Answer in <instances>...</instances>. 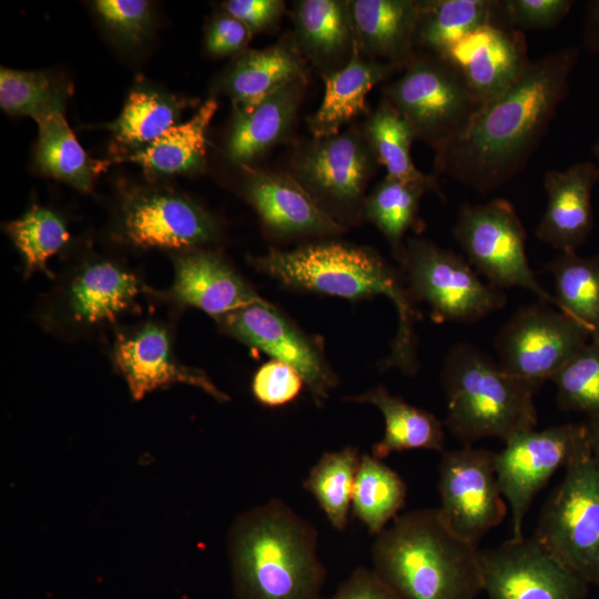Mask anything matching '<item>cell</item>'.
<instances>
[{"label": "cell", "mask_w": 599, "mask_h": 599, "mask_svg": "<svg viewBox=\"0 0 599 599\" xmlns=\"http://www.w3.org/2000/svg\"><path fill=\"white\" fill-rule=\"evenodd\" d=\"M39 125L35 160L42 172L88 192L97 173L63 114L52 115Z\"/></svg>", "instance_id": "d590c367"}, {"label": "cell", "mask_w": 599, "mask_h": 599, "mask_svg": "<svg viewBox=\"0 0 599 599\" xmlns=\"http://www.w3.org/2000/svg\"><path fill=\"white\" fill-rule=\"evenodd\" d=\"M549 304L520 307L495 339L500 367L539 389L591 341L581 324Z\"/></svg>", "instance_id": "8fae6325"}, {"label": "cell", "mask_w": 599, "mask_h": 599, "mask_svg": "<svg viewBox=\"0 0 599 599\" xmlns=\"http://www.w3.org/2000/svg\"><path fill=\"white\" fill-rule=\"evenodd\" d=\"M435 186L436 181L408 182L385 175L365 199L363 216L383 233L399 263L404 235L417 224L419 201Z\"/></svg>", "instance_id": "d6a6232c"}, {"label": "cell", "mask_w": 599, "mask_h": 599, "mask_svg": "<svg viewBox=\"0 0 599 599\" xmlns=\"http://www.w3.org/2000/svg\"><path fill=\"white\" fill-rule=\"evenodd\" d=\"M305 385L303 377L291 365L272 359L254 374L252 393L267 407H280L293 402Z\"/></svg>", "instance_id": "b9f144b4"}, {"label": "cell", "mask_w": 599, "mask_h": 599, "mask_svg": "<svg viewBox=\"0 0 599 599\" xmlns=\"http://www.w3.org/2000/svg\"><path fill=\"white\" fill-rule=\"evenodd\" d=\"M142 291L135 274L108 260L89 261L73 271L61 286L57 317L74 331H90L114 323L130 311Z\"/></svg>", "instance_id": "e0dca14e"}, {"label": "cell", "mask_w": 599, "mask_h": 599, "mask_svg": "<svg viewBox=\"0 0 599 599\" xmlns=\"http://www.w3.org/2000/svg\"><path fill=\"white\" fill-rule=\"evenodd\" d=\"M578 57L577 48L567 47L531 61L510 88L481 104L465 131L436 153V173L479 193L519 174L567 97Z\"/></svg>", "instance_id": "6da1fadb"}, {"label": "cell", "mask_w": 599, "mask_h": 599, "mask_svg": "<svg viewBox=\"0 0 599 599\" xmlns=\"http://www.w3.org/2000/svg\"><path fill=\"white\" fill-rule=\"evenodd\" d=\"M183 104V101L155 91L135 89L111 129L120 143L145 145L177 124Z\"/></svg>", "instance_id": "74e56055"}, {"label": "cell", "mask_w": 599, "mask_h": 599, "mask_svg": "<svg viewBox=\"0 0 599 599\" xmlns=\"http://www.w3.org/2000/svg\"><path fill=\"white\" fill-rule=\"evenodd\" d=\"M217 322L240 342L295 368L316 405L322 406L336 387L337 377L316 341L264 298Z\"/></svg>", "instance_id": "9a60e30c"}, {"label": "cell", "mask_w": 599, "mask_h": 599, "mask_svg": "<svg viewBox=\"0 0 599 599\" xmlns=\"http://www.w3.org/2000/svg\"><path fill=\"white\" fill-rule=\"evenodd\" d=\"M68 90L42 72L1 68L0 105L11 115H28L37 123L63 114Z\"/></svg>", "instance_id": "8d00e7d4"}, {"label": "cell", "mask_w": 599, "mask_h": 599, "mask_svg": "<svg viewBox=\"0 0 599 599\" xmlns=\"http://www.w3.org/2000/svg\"><path fill=\"white\" fill-rule=\"evenodd\" d=\"M113 362L134 400L172 384H189L217 402L229 400L203 370L186 366L175 357L170 332L160 323L146 322L118 334Z\"/></svg>", "instance_id": "2e32d148"}, {"label": "cell", "mask_w": 599, "mask_h": 599, "mask_svg": "<svg viewBox=\"0 0 599 599\" xmlns=\"http://www.w3.org/2000/svg\"><path fill=\"white\" fill-rule=\"evenodd\" d=\"M453 234L468 263L489 285L500 291L524 287L556 307L554 295L538 283L529 266L526 231L509 201L495 199L463 206Z\"/></svg>", "instance_id": "30bf717a"}, {"label": "cell", "mask_w": 599, "mask_h": 599, "mask_svg": "<svg viewBox=\"0 0 599 599\" xmlns=\"http://www.w3.org/2000/svg\"><path fill=\"white\" fill-rule=\"evenodd\" d=\"M225 12L241 21L252 34L275 27L284 12L281 0H229L223 2Z\"/></svg>", "instance_id": "ee69618b"}, {"label": "cell", "mask_w": 599, "mask_h": 599, "mask_svg": "<svg viewBox=\"0 0 599 599\" xmlns=\"http://www.w3.org/2000/svg\"><path fill=\"white\" fill-rule=\"evenodd\" d=\"M94 7L104 23L122 40L138 42L146 33L151 10L144 0H98Z\"/></svg>", "instance_id": "7bdbcfd3"}, {"label": "cell", "mask_w": 599, "mask_h": 599, "mask_svg": "<svg viewBox=\"0 0 599 599\" xmlns=\"http://www.w3.org/2000/svg\"><path fill=\"white\" fill-rule=\"evenodd\" d=\"M344 400L370 404L384 417V435L372 448V455L384 459L393 453L413 449L444 451L445 432L434 414L392 395L384 386H375Z\"/></svg>", "instance_id": "83f0119b"}, {"label": "cell", "mask_w": 599, "mask_h": 599, "mask_svg": "<svg viewBox=\"0 0 599 599\" xmlns=\"http://www.w3.org/2000/svg\"><path fill=\"white\" fill-rule=\"evenodd\" d=\"M407 486L400 475L373 455L363 454L354 485L352 510L372 535L383 531L404 508Z\"/></svg>", "instance_id": "1f68e13d"}, {"label": "cell", "mask_w": 599, "mask_h": 599, "mask_svg": "<svg viewBox=\"0 0 599 599\" xmlns=\"http://www.w3.org/2000/svg\"><path fill=\"white\" fill-rule=\"evenodd\" d=\"M488 599H587L590 586L534 536L480 550Z\"/></svg>", "instance_id": "5bb4252c"}, {"label": "cell", "mask_w": 599, "mask_h": 599, "mask_svg": "<svg viewBox=\"0 0 599 599\" xmlns=\"http://www.w3.org/2000/svg\"><path fill=\"white\" fill-rule=\"evenodd\" d=\"M598 181L599 170L591 161L548 171L544 179L547 206L536 236L559 253L576 252L592 230L591 195Z\"/></svg>", "instance_id": "44dd1931"}, {"label": "cell", "mask_w": 599, "mask_h": 599, "mask_svg": "<svg viewBox=\"0 0 599 599\" xmlns=\"http://www.w3.org/2000/svg\"><path fill=\"white\" fill-rule=\"evenodd\" d=\"M551 380L559 408L599 416V342L586 344Z\"/></svg>", "instance_id": "ab89813d"}, {"label": "cell", "mask_w": 599, "mask_h": 599, "mask_svg": "<svg viewBox=\"0 0 599 599\" xmlns=\"http://www.w3.org/2000/svg\"><path fill=\"white\" fill-rule=\"evenodd\" d=\"M253 263L262 273L294 290L351 301L387 296L397 311L398 326L384 366L408 375L417 370L414 326L419 314L402 275L376 252L329 241L291 251L271 248Z\"/></svg>", "instance_id": "3957f363"}, {"label": "cell", "mask_w": 599, "mask_h": 599, "mask_svg": "<svg viewBox=\"0 0 599 599\" xmlns=\"http://www.w3.org/2000/svg\"><path fill=\"white\" fill-rule=\"evenodd\" d=\"M362 455L345 446L325 451L311 468L303 487L316 500L333 528L344 531L352 508L354 485Z\"/></svg>", "instance_id": "836d02e7"}, {"label": "cell", "mask_w": 599, "mask_h": 599, "mask_svg": "<svg viewBox=\"0 0 599 599\" xmlns=\"http://www.w3.org/2000/svg\"><path fill=\"white\" fill-rule=\"evenodd\" d=\"M582 47L591 53H599V0H590L586 4Z\"/></svg>", "instance_id": "7dc6e473"}, {"label": "cell", "mask_w": 599, "mask_h": 599, "mask_svg": "<svg viewBox=\"0 0 599 599\" xmlns=\"http://www.w3.org/2000/svg\"><path fill=\"white\" fill-rule=\"evenodd\" d=\"M414 301H424L437 323H474L501 308L505 293L484 283L459 254L424 238H409L400 261Z\"/></svg>", "instance_id": "9c48e42d"}, {"label": "cell", "mask_w": 599, "mask_h": 599, "mask_svg": "<svg viewBox=\"0 0 599 599\" xmlns=\"http://www.w3.org/2000/svg\"><path fill=\"white\" fill-rule=\"evenodd\" d=\"M307 79L287 83L252 110L234 113L227 141L229 156L244 165L280 142L291 130Z\"/></svg>", "instance_id": "4316f807"}, {"label": "cell", "mask_w": 599, "mask_h": 599, "mask_svg": "<svg viewBox=\"0 0 599 599\" xmlns=\"http://www.w3.org/2000/svg\"><path fill=\"white\" fill-rule=\"evenodd\" d=\"M348 4L361 53L405 70L417 55V1L353 0Z\"/></svg>", "instance_id": "603a6c76"}, {"label": "cell", "mask_w": 599, "mask_h": 599, "mask_svg": "<svg viewBox=\"0 0 599 599\" xmlns=\"http://www.w3.org/2000/svg\"><path fill=\"white\" fill-rule=\"evenodd\" d=\"M252 35L241 21L225 12L210 24L206 48L215 55L232 54L241 51Z\"/></svg>", "instance_id": "f6af8a7d"}, {"label": "cell", "mask_w": 599, "mask_h": 599, "mask_svg": "<svg viewBox=\"0 0 599 599\" xmlns=\"http://www.w3.org/2000/svg\"><path fill=\"white\" fill-rule=\"evenodd\" d=\"M573 3L571 0H497L495 23L519 31L552 28L564 20Z\"/></svg>", "instance_id": "60d3db41"}, {"label": "cell", "mask_w": 599, "mask_h": 599, "mask_svg": "<svg viewBox=\"0 0 599 599\" xmlns=\"http://www.w3.org/2000/svg\"><path fill=\"white\" fill-rule=\"evenodd\" d=\"M438 474L437 509L443 520L457 536L477 545L507 515L494 451L473 445L444 450Z\"/></svg>", "instance_id": "4fadbf2b"}, {"label": "cell", "mask_w": 599, "mask_h": 599, "mask_svg": "<svg viewBox=\"0 0 599 599\" xmlns=\"http://www.w3.org/2000/svg\"><path fill=\"white\" fill-rule=\"evenodd\" d=\"M216 110V101L209 99L190 120L173 125L123 160L138 163L153 175L200 171L205 163L206 129Z\"/></svg>", "instance_id": "f1b7e54d"}, {"label": "cell", "mask_w": 599, "mask_h": 599, "mask_svg": "<svg viewBox=\"0 0 599 599\" xmlns=\"http://www.w3.org/2000/svg\"><path fill=\"white\" fill-rule=\"evenodd\" d=\"M372 569L399 599H477L480 550L457 536L437 508L399 514L376 535Z\"/></svg>", "instance_id": "277c9868"}, {"label": "cell", "mask_w": 599, "mask_h": 599, "mask_svg": "<svg viewBox=\"0 0 599 599\" xmlns=\"http://www.w3.org/2000/svg\"><path fill=\"white\" fill-rule=\"evenodd\" d=\"M532 536L599 590V474L590 448L565 467L562 479L541 508Z\"/></svg>", "instance_id": "8992f818"}, {"label": "cell", "mask_w": 599, "mask_h": 599, "mask_svg": "<svg viewBox=\"0 0 599 599\" xmlns=\"http://www.w3.org/2000/svg\"><path fill=\"white\" fill-rule=\"evenodd\" d=\"M172 295L216 319L263 300L219 254L199 248L175 257Z\"/></svg>", "instance_id": "7402d4cb"}, {"label": "cell", "mask_w": 599, "mask_h": 599, "mask_svg": "<svg viewBox=\"0 0 599 599\" xmlns=\"http://www.w3.org/2000/svg\"><path fill=\"white\" fill-rule=\"evenodd\" d=\"M377 164L363 129L353 128L303 145L292 160L290 174L344 225L363 215L365 190Z\"/></svg>", "instance_id": "ba28073f"}, {"label": "cell", "mask_w": 599, "mask_h": 599, "mask_svg": "<svg viewBox=\"0 0 599 599\" xmlns=\"http://www.w3.org/2000/svg\"><path fill=\"white\" fill-rule=\"evenodd\" d=\"M123 231L129 242L138 247L194 250L217 236V224L187 199L142 193L125 202Z\"/></svg>", "instance_id": "d6986e66"}, {"label": "cell", "mask_w": 599, "mask_h": 599, "mask_svg": "<svg viewBox=\"0 0 599 599\" xmlns=\"http://www.w3.org/2000/svg\"><path fill=\"white\" fill-rule=\"evenodd\" d=\"M298 79H307L305 58L294 34L286 33L268 48L243 51L224 73L222 87L234 113H243Z\"/></svg>", "instance_id": "cb8c5ba5"}, {"label": "cell", "mask_w": 599, "mask_h": 599, "mask_svg": "<svg viewBox=\"0 0 599 599\" xmlns=\"http://www.w3.org/2000/svg\"><path fill=\"white\" fill-rule=\"evenodd\" d=\"M321 599H399L373 571L358 567L338 586L336 591Z\"/></svg>", "instance_id": "bcb514c9"}, {"label": "cell", "mask_w": 599, "mask_h": 599, "mask_svg": "<svg viewBox=\"0 0 599 599\" xmlns=\"http://www.w3.org/2000/svg\"><path fill=\"white\" fill-rule=\"evenodd\" d=\"M593 154H595V158H596V165L599 170V142H597L593 146Z\"/></svg>", "instance_id": "681fc988"}, {"label": "cell", "mask_w": 599, "mask_h": 599, "mask_svg": "<svg viewBox=\"0 0 599 599\" xmlns=\"http://www.w3.org/2000/svg\"><path fill=\"white\" fill-rule=\"evenodd\" d=\"M315 527L280 498L241 514L227 535L236 599H321L326 568Z\"/></svg>", "instance_id": "7a4b0ae2"}, {"label": "cell", "mask_w": 599, "mask_h": 599, "mask_svg": "<svg viewBox=\"0 0 599 599\" xmlns=\"http://www.w3.org/2000/svg\"><path fill=\"white\" fill-rule=\"evenodd\" d=\"M555 284L556 307L581 324L599 342V255L559 253L547 265Z\"/></svg>", "instance_id": "4dcf8cb0"}, {"label": "cell", "mask_w": 599, "mask_h": 599, "mask_svg": "<svg viewBox=\"0 0 599 599\" xmlns=\"http://www.w3.org/2000/svg\"><path fill=\"white\" fill-rule=\"evenodd\" d=\"M585 425L587 428L590 453L599 474V416L588 418Z\"/></svg>", "instance_id": "c3c4849f"}, {"label": "cell", "mask_w": 599, "mask_h": 599, "mask_svg": "<svg viewBox=\"0 0 599 599\" xmlns=\"http://www.w3.org/2000/svg\"><path fill=\"white\" fill-rule=\"evenodd\" d=\"M294 38L322 77L343 69L355 49L348 1L301 0L292 12Z\"/></svg>", "instance_id": "d4e9b609"}, {"label": "cell", "mask_w": 599, "mask_h": 599, "mask_svg": "<svg viewBox=\"0 0 599 599\" xmlns=\"http://www.w3.org/2000/svg\"><path fill=\"white\" fill-rule=\"evenodd\" d=\"M244 193L271 234L336 235L345 226L329 216L291 174L246 169Z\"/></svg>", "instance_id": "ffe728a7"}, {"label": "cell", "mask_w": 599, "mask_h": 599, "mask_svg": "<svg viewBox=\"0 0 599 599\" xmlns=\"http://www.w3.org/2000/svg\"><path fill=\"white\" fill-rule=\"evenodd\" d=\"M395 71L389 63L364 57L355 43L349 62L341 70L324 75V97L309 116L308 129L315 139L339 133L341 128L366 111V95Z\"/></svg>", "instance_id": "484cf974"}, {"label": "cell", "mask_w": 599, "mask_h": 599, "mask_svg": "<svg viewBox=\"0 0 599 599\" xmlns=\"http://www.w3.org/2000/svg\"><path fill=\"white\" fill-rule=\"evenodd\" d=\"M417 7L416 48L441 58L480 26L495 23V0H420Z\"/></svg>", "instance_id": "f546056e"}, {"label": "cell", "mask_w": 599, "mask_h": 599, "mask_svg": "<svg viewBox=\"0 0 599 599\" xmlns=\"http://www.w3.org/2000/svg\"><path fill=\"white\" fill-rule=\"evenodd\" d=\"M363 132L387 176L408 182L436 181L435 175L424 174L415 166L410 156L416 139L413 129L386 99L368 115Z\"/></svg>", "instance_id": "e575fe53"}, {"label": "cell", "mask_w": 599, "mask_h": 599, "mask_svg": "<svg viewBox=\"0 0 599 599\" xmlns=\"http://www.w3.org/2000/svg\"><path fill=\"white\" fill-rule=\"evenodd\" d=\"M588 448L585 424H561L520 433L494 453L498 486L511 510V538L524 536L530 505L552 475Z\"/></svg>", "instance_id": "7c38bea8"}, {"label": "cell", "mask_w": 599, "mask_h": 599, "mask_svg": "<svg viewBox=\"0 0 599 599\" xmlns=\"http://www.w3.org/2000/svg\"><path fill=\"white\" fill-rule=\"evenodd\" d=\"M384 99L436 153L465 131L480 106L459 70L429 53L417 54L403 75L384 88Z\"/></svg>", "instance_id": "52a82bcc"}, {"label": "cell", "mask_w": 599, "mask_h": 599, "mask_svg": "<svg viewBox=\"0 0 599 599\" xmlns=\"http://www.w3.org/2000/svg\"><path fill=\"white\" fill-rule=\"evenodd\" d=\"M444 59L459 70L480 105L504 93L531 63L522 31L494 22L467 34Z\"/></svg>", "instance_id": "ac0fdd59"}, {"label": "cell", "mask_w": 599, "mask_h": 599, "mask_svg": "<svg viewBox=\"0 0 599 599\" xmlns=\"http://www.w3.org/2000/svg\"><path fill=\"white\" fill-rule=\"evenodd\" d=\"M440 382L447 400L444 426L464 445L489 437L506 443L535 429L534 397L539 388L505 372L481 349L454 346L444 359Z\"/></svg>", "instance_id": "5b68a950"}, {"label": "cell", "mask_w": 599, "mask_h": 599, "mask_svg": "<svg viewBox=\"0 0 599 599\" xmlns=\"http://www.w3.org/2000/svg\"><path fill=\"white\" fill-rule=\"evenodd\" d=\"M7 231L23 256L26 272L47 273V262L68 242L64 222L54 212L32 206L20 219L7 224Z\"/></svg>", "instance_id": "f35d334b"}]
</instances>
